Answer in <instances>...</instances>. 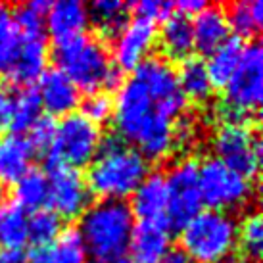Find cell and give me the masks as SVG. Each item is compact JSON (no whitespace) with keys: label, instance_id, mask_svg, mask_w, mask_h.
Segmentation results:
<instances>
[{"label":"cell","instance_id":"8992f818","mask_svg":"<svg viewBox=\"0 0 263 263\" xmlns=\"http://www.w3.org/2000/svg\"><path fill=\"white\" fill-rule=\"evenodd\" d=\"M263 98V50L257 43H248L238 66L225 83V102L221 106L223 123H252L250 116Z\"/></svg>","mask_w":263,"mask_h":263},{"label":"cell","instance_id":"4dcf8cb0","mask_svg":"<svg viewBox=\"0 0 263 263\" xmlns=\"http://www.w3.org/2000/svg\"><path fill=\"white\" fill-rule=\"evenodd\" d=\"M20 46V31L14 23L12 10L0 4V73H8Z\"/></svg>","mask_w":263,"mask_h":263},{"label":"cell","instance_id":"b9f144b4","mask_svg":"<svg viewBox=\"0 0 263 263\" xmlns=\"http://www.w3.org/2000/svg\"><path fill=\"white\" fill-rule=\"evenodd\" d=\"M125 263H156V261H146V259H139V257H135L131 261H125Z\"/></svg>","mask_w":263,"mask_h":263},{"label":"cell","instance_id":"e0dca14e","mask_svg":"<svg viewBox=\"0 0 263 263\" xmlns=\"http://www.w3.org/2000/svg\"><path fill=\"white\" fill-rule=\"evenodd\" d=\"M167 184L165 175L161 173H148L146 179L139 184V189L133 192V204L129 205L135 217L140 221H156L167 223Z\"/></svg>","mask_w":263,"mask_h":263},{"label":"cell","instance_id":"7402d4cb","mask_svg":"<svg viewBox=\"0 0 263 263\" xmlns=\"http://www.w3.org/2000/svg\"><path fill=\"white\" fill-rule=\"evenodd\" d=\"M160 43L161 50L165 52L167 58L181 60V62L189 58L190 52L194 50V35H192L190 17L173 12L161 27Z\"/></svg>","mask_w":263,"mask_h":263},{"label":"cell","instance_id":"74e56055","mask_svg":"<svg viewBox=\"0 0 263 263\" xmlns=\"http://www.w3.org/2000/svg\"><path fill=\"white\" fill-rule=\"evenodd\" d=\"M10 110H12V95L6 85L0 81V135L10 127Z\"/></svg>","mask_w":263,"mask_h":263},{"label":"cell","instance_id":"9c48e42d","mask_svg":"<svg viewBox=\"0 0 263 263\" xmlns=\"http://www.w3.org/2000/svg\"><path fill=\"white\" fill-rule=\"evenodd\" d=\"M215 158L252 181L261 165V142L252 123H223L212 140Z\"/></svg>","mask_w":263,"mask_h":263},{"label":"cell","instance_id":"8fae6325","mask_svg":"<svg viewBox=\"0 0 263 263\" xmlns=\"http://www.w3.org/2000/svg\"><path fill=\"white\" fill-rule=\"evenodd\" d=\"M133 77L144 87L156 108L165 117L173 119L183 114L186 98L179 88L177 71L173 69L171 62L160 56H150L139 67L133 69Z\"/></svg>","mask_w":263,"mask_h":263},{"label":"cell","instance_id":"ba28073f","mask_svg":"<svg viewBox=\"0 0 263 263\" xmlns=\"http://www.w3.org/2000/svg\"><path fill=\"white\" fill-rule=\"evenodd\" d=\"M198 184L202 204L215 212L240 208L252 196V181L217 158H208L198 163Z\"/></svg>","mask_w":263,"mask_h":263},{"label":"cell","instance_id":"52a82bcc","mask_svg":"<svg viewBox=\"0 0 263 263\" xmlns=\"http://www.w3.org/2000/svg\"><path fill=\"white\" fill-rule=\"evenodd\" d=\"M102 144L100 127L88 121L81 114L64 116L62 121L56 123L54 139L48 148V163L64 165L79 171L96 158Z\"/></svg>","mask_w":263,"mask_h":263},{"label":"cell","instance_id":"f1b7e54d","mask_svg":"<svg viewBox=\"0 0 263 263\" xmlns=\"http://www.w3.org/2000/svg\"><path fill=\"white\" fill-rule=\"evenodd\" d=\"M129 4L119 0H96L88 6V17L104 35H114L127 23Z\"/></svg>","mask_w":263,"mask_h":263},{"label":"cell","instance_id":"f546056e","mask_svg":"<svg viewBox=\"0 0 263 263\" xmlns=\"http://www.w3.org/2000/svg\"><path fill=\"white\" fill-rule=\"evenodd\" d=\"M62 219L52 210H37L27 217V236L35 246L50 244L62 234Z\"/></svg>","mask_w":263,"mask_h":263},{"label":"cell","instance_id":"d590c367","mask_svg":"<svg viewBox=\"0 0 263 263\" xmlns=\"http://www.w3.org/2000/svg\"><path fill=\"white\" fill-rule=\"evenodd\" d=\"M54 131H56V121L52 117H41L37 123L29 129V142L33 150H46L52 144L54 139Z\"/></svg>","mask_w":263,"mask_h":263},{"label":"cell","instance_id":"836d02e7","mask_svg":"<svg viewBox=\"0 0 263 263\" xmlns=\"http://www.w3.org/2000/svg\"><path fill=\"white\" fill-rule=\"evenodd\" d=\"M81 116H85L88 121H92L95 125L106 123L111 116H114V100L108 92H92L87 96V100L81 106Z\"/></svg>","mask_w":263,"mask_h":263},{"label":"cell","instance_id":"f35d334b","mask_svg":"<svg viewBox=\"0 0 263 263\" xmlns=\"http://www.w3.org/2000/svg\"><path fill=\"white\" fill-rule=\"evenodd\" d=\"M205 8V2L204 0H181V2H177L173 4V10H175L177 14L184 15V17H194L198 12H202Z\"/></svg>","mask_w":263,"mask_h":263},{"label":"cell","instance_id":"277c9868","mask_svg":"<svg viewBox=\"0 0 263 263\" xmlns=\"http://www.w3.org/2000/svg\"><path fill=\"white\" fill-rule=\"evenodd\" d=\"M54 60L62 73H66L79 90L88 95L100 88H116L123 83L121 71L114 66L110 50L102 41L88 35L58 43Z\"/></svg>","mask_w":263,"mask_h":263},{"label":"cell","instance_id":"484cf974","mask_svg":"<svg viewBox=\"0 0 263 263\" xmlns=\"http://www.w3.org/2000/svg\"><path fill=\"white\" fill-rule=\"evenodd\" d=\"M242 50H244V44L240 43V39L229 37L219 48H215L210 54L205 67H208L213 87H225V83L231 79V75L234 73V69L238 66Z\"/></svg>","mask_w":263,"mask_h":263},{"label":"cell","instance_id":"60d3db41","mask_svg":"<svg viewBox=\"0 0 263 263\" xmlns=\"http://www.w3.org/2000/svg\"><path fill=\"white\" fill-rule=\"evenodd\" d=\"M161 263H192V259L184 254L183 250H169L167 256L161 259Z\"/></svg>","mask_w":263,"mask_h":263},{"label":"cell","instance_id":"ffe728a7","mask_svg":"<svg viewBox=\"0 0 263 263\" xmlns=\"http://www.w3.org/2000/svg\"><path fill=\"white\" fill-rule=\"evenodd\" d=\"M169 248H171V233L167 223L140 221L139 225H135L131 250L139 259L160 263V259L167 256Z\"/></svg>","mask_w":263,"mask_h":263},{"label":"cell","instance_id":"9a60e30c","mask_svg":"<svg viewBox=\"0 0 263 263\" xmlns=\"http://www.w3.org/2000/svg\"><path fill=\"white\" fill-rule=\"evenodd\" d=\"M39 100L52 116H69L81 102V90L60 69H46L39 79Z\"/></svg>","mask_w":263,"mask_h":263},{"label":"cell","instance_id":"d4e9b609","mask_svg":"<svg viewBox=\"0 0 263 263\" xmlns=\"http://www.w3.org/2000/svg\"><path fill=\"white\" fill-rule=\"evenodd\" d=\"M48 200V177L37 167H29L14 184V202L23 210H41Z\"/></svg>","mask_w":263,"mask_h":263},{"label":"cell","instance_id":"ab89813d","mask_svg":"<svg viewBox=\"0 0 263 263\" xmlns=\"http://www.w3.org/2000/svg\"><path fill=\"white\" fill-rule=\"evenodd\" d=\"M0 263H27V256L22 250H2L0 248Z\"/></svg>","mask_w":263,"mask_h":263},{"label":"cell","instance_id":"4fadbf2b","mask_svg":"<svg viewBox=\"0 0 263 263\" xmlns=\"http://www.w3.org/2000/svg\"><path fill=\"white\" fill-rule=\"evenodd\" d=\"M158 39L156 23L133 17L127 20L121 29L116 33L114 41V66L121 69H135L146 58H150L154 44Z\"/></svg>","mask_w":263,"mask_h":263},{"label":"cell","instance_id":"cb8c5ba5","mask_svg":"<svg viewBox=\"0 0 263 263\" xmlns=\"http://www.w3.org/2000/svg\"><path fill=\"white\" fill-rule=\"evenodd\" d=\"M27 213L14 200L0 202V248L22 250L27 242Z\"/></svg>","mask_w":263,"mask_h":263},{"label":"cell","instance_id":"603a6c76","mask_svg":"<svg viewBox=\"0 0 263 263\" xmlns=\"http://www.w3.org/2000/svg\"><path fill=\"white\" fill-rule=\"evenodd\" d=\"M177 81L186 100L205 102L213 95L212 79H210L205 62L202 58H194V56L184 58L177 71Z\"/></svg>","mask_w":263,"mask_h":263},{"label":"cell","instance_id":"7a4b0ae2","mask_svg":"<svg viewBox=\"0 0 263 263\" xmlns=\"http://www.w3.org/2000/svg\"><path fill=\"white\" fill-rule=\"evenodd\" d=\"M135 215L129 204L98 200L81 215L77 233L87 257L95 263H125L131 252Z\"/></svg>","mask_w":263,"mask_h":263},{"label":"cell","instance_id":"1f68e13d","mask_svg":"<svg viewBox=\"0 0 263 263\" xmlns=\"http://www.w3.org/2000/svg\"><path fill=\"white\" fill-rule=\"evenodd\" d=\"M236 242H240L244 256L257 261L263 254V221L259 213H250L236 229Z\"/></svg>","mask_w":263,"mask_h":263},{"label":"cell","instance_id":"8d00e7d4","mask_svg":"<svg viewBox=\"0 0 263 263\" xmlns=\"http://www.w3.org/2000/svg\"><path fill=\"white\" fill-rule=\"evenodd\" d=\"M173 139L179 146H190L196 140V123L192 117L181 116L179 121L173 123Z\"/></svg>","mask_w":263,"mask_h":263},{"label":"cell","instance_id":"30bf717a","mask_svg":"<svg viewBox=\"0 0 263 263\" xmlns=\"http://www.w3.org/2000/svg\"><path fill=\"white\" fill-rule=\"evenodd\" d=\"M169 204H167V227L183 229L190 219L202 212V196L198 184V163L194 160L177 161L169 167L165 175Z\"/></svg>","mask_w":263,"mask_h":263},{"label":"cell","instance_id":"44dd1931","mask_svg":"<svg viewBox=\"0 0 263 263\" xmlns=\"http://www.w3.org/2000/svg\"><path fill=\"white\" fill-rule=\"evenodd\" d=\"M27 263H87L77 229H66L50 244L35 246L27 256Z\"/></svg>","mask_w":263,"mask_h":263},{"label":"cell","instance_id":"d6986e66","mask_svg":"<svg viewBox=\"0 0 263 263\" xmlns=\"http://www.w3.org/2000/svg\"><path fill=\"white\" fill-rule=\"evenodd\" d=\"M35 150L22 135L0 137V184H15L17 179L31 167Z\"/></svg>","mask_w":263,"mask_h":263},{"label":"cell","instance_id":"5b68a950","mask_svg":"<svg viewBox=\"0 0 263 263\" xmlns=\"http://www.w3.org/2000/svg\"><path fill=\"white\" fill-rule=\"evenodd\" d=\"M236 229L227 212L202 210L183 227V252L192 263H223L236 246Z\"/></svg>","mask_w":263,"mask_h":263},{"label":"cell","instance_id":"6da1fadb","mask_svg":"<svg viewBox=\"0 0 263 263\" xmlns=\"http://www.w3.org/2000/svg\"><path fill=\"white\" fill-rule=\"evenodd\" d=\"M114 121L119 139L135 144L146 160L167 158L175 148L173 119L161 114L144 87L135 77H127L117 87L114 100Z\"/></svg>","mask_w":263,"mask_h":263},{"label":"cell","instance_id":"5bb4252c","mask_svg":"<svg viewBox=\"0 0 263 263\" xmlns=\"http://www.w3.org/2000/svg\"><path fill=\"white\" fill-rule=\"evenodd\" d=\"M46 66H48V44L44 33L20 35V46L6 75L17 85L27 87L41 79V75L46 71Z\"/></svg>","mask_w":263,"mask_h":263},{"label":"cell","instance_id":"e575fe53","mask_svg":"<svg viewBox=\"0 0 263 263\" xmlns=\"http://www.w3.org/2000/svg\"><path fill=\"white\" fill-rule=\"evenodd\" d=\"M135 8V17L146 20V22H160V20H167L173 14V4L169 2H161V0H142V2H135L131 4Z\"/></svg>","mask_w":263,"mask_h":263},{"label":"cell","instance_id":"7c38bea8","mask_svg":"<svg viewBox=\"0 0 263 263\" xmlns=\"http://www.w3.org/2000/svg\"><path fill=\"white\" fill-rule=\"evenodd\" d=\"M48 204L60 219L81 217L90 205V190L81 171L64 165H50L48 171Z\"/></svg>","mask_w":263,"mask_h":263},{"label":"cell","instance_id":"ac0fdd59","mask_svg":"<svg viewBox=\"0 0 263 263\" xmlns=\"http://www.w3.org/2000/svg\"><path fill=\"white\" fill-rule=\"evenodd\" d=\"M190 23L194 35V48L205 54H212L215 48H219L231 33L225 10L215 4H205L204 10L198 12Z\"/></svg>","mask_w":263,"mask_h":263},{"label":"cell","instance_id":"d6a6232c","mask_svg":"<svg viewBox=\"0 0 263 263\" xmlns=\"http://www.w3.org/2000/svg\"><path fill=\"white\" fill-rule=\"evenodd\" d=\"M48 8H50V4L44 2V0H31V2L22 4L15 12H12L20 35L44 33V17H46Z\"/></svg>","mask_w":263,"mask_h":263},{"label":"cell","instance_id":"2e32d148","mask_svg":"<svg viewBox=\"0 0 263 263\" xmlns=\"http://www.w3.org/2000/svg\"><path fill=\"white\" fill-rule=\"evenodd\" d=\"M88 23V6L81 0H58L50 4L44 17V27L58 43L85 35Z\"/></svg>","mask_w":263,"mask_h":263},{"label":"cell","instance_id":"4316f807","mask_svg":"<svg viewBox=\"0 0 263 263\" xmlns=\"http://www.w3.org/2000/svg\"><path fill=\"white\" fill-rule=\"evenodd\" d=\"M229 29L233 31L236 39L254 37L263 23V2L252 0V2H234L225 12Z\"/></svg>","mask_w":263,"mask_h":263},{"label":"cell","instance_id":"3957f363","mask_svg":"<svg viewBox=\"0 0 263 263\" xmlns=\"http://www.w3.org/2000/svg\"><path fill=\"white\" fill-rule=\"evenodd\" d=\"M148 175V160L123 139H102L100 150L88 165L87 184L100 200L125 202Z\"/></svg>","mask_w":263,"mask_h":263},{"label":"cell","instance_id":"83f0119b","mask_svg":"<svg viewBox=\"0 0 263 263\" xmlns=\"http://www.w3.org/2000/svg\"><path fill=\"white\" fill-rule=\"evenodd\" d=\"M41 117H43V106H41L37 90L23 88L22 92H17L15 96H12L10 127H12L15 133L29 131Z\"/></svg>","mask_w":263,"mask_h":263}]
</instances>
